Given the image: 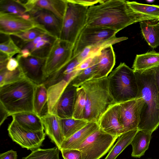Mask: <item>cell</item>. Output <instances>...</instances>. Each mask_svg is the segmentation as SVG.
Segmentation results:
<instances>
[{
    "instance_id": "13",
    "label": "cell",
    "mask_w": 159,
    "mask_h": 159,
    "mask_svg": "<svg viewBox=\"0 0 159 159\" xmlns=\"http://www.w3.org/2000/svg\"><path fill=\"white\" fill-rule=\"evenodd\" d=\"M120 108V120L124 133L138 129L140 115L143 104L141 98L119 103Z\"/></svg>"
},
{
    "instance_id": "31",
    "label": "cell",
    "mask_w": 159,
    "mask_h": 159,
    "mask_svg": "<svg viewBox=\"0 0 159 159\" xmlns=\"http://www.w3.org/2000/svg\"><path fill=\"white\" fill-rule=\"evenodd\" d=\"M59 149L57 147L48 149L40 148L32 151L22 159H59Z\"/></svg>"
},
{
    "instance_id": "22",
    "label": "cell",
    "mask_w": 159,
    "mask_h": 159,
    "mask_svg": "<svg viewBox=\"0 0 159 159\" xmlns=\"http://www.w3.org/2000/svg\"><path fill=\"white\" fill-rule=\"evenodd\" d=\"M99 128V125L98 123L88 122L83 128L69 138L64 140L60 149H77L88 137Z\"/></svg>"
},
{
    "instance_id": "18",
    "label": "cell",
    "mask_w": 159,
    "mask_h": 159,
    "mask_svg": "<svg viewBox=\"0 0 159 159\" xmlns=\"http://www.w3.org/2000/svg\"><path fill=\"white\" fill-rule=\"evenodd\" d=\"M28 13L34 9H42L52 13L63 21L67 6L66 0H20Z\"/></svg>"
},
{
    "instance_id": "14",
    "label": "cell",
    "mask_w": 159,
    "mask_h": 159,
    "mask_svg": "<svg viewBox=\"0 0 159 159\" xmlns=\"http://www.w3.org/2000/svg\"><path fill=\"white\" fill-rule=\"evenodd\" d=\"M29 13L37 23L48 33L56 38H60L63 20L52 13L44 9H33Z\"/></svg>"
},
{
    "instance_id": "1",
    "label": "cell",
    "mask_w": 159,
    "mask_h": 159,
    "mask_svg": "<svg viewBox=\"0 0 159 159\" xmlns=\"http://www.w3.org/2000/svg\"><path fill=\"white\" fill-rule=\"evenodd\" d=\"M135 23L126 1L106 0L88 8L86 25L107 28L117 32Z\"/></svg>"
},
{
    "instance_id": "10",
    "label": "cell",
    "mask_w": 159,
    "mask_h": 159,
    "mask_svg": "<svg viewBox=\"0 0 159 159\" xmlns=\"http://www.w3.org/2000/svg\"><path fill=\"white\" fill-rule=\"evenodd\" d=\"M7 130L13 141L22 148L31 151L40 148L46 135L44 130L33 131L26 129L13 120L9 125Z\"/></svg>"
},
{
    "instance_id": "4",
    "label": "cell",
    "mask_w": 159,
    "mask_h": 159,
    "mask_svg": "<svg viewBox=\"0 0 159 159\" xmlns=\"http://www.w3.org/2000/svg\"><path fill=\"white\" fill-rule=\"evenodd\" d=\"M80 87L85 91L86 105L84 120L97 123L104 113L116 103L109 90L107 77L91 80Z\"/></svg>"
},
{
    "instance_id": "34",
    "label": "cell",
    "mask_w": 159,
    "mask_h": 159,
    "mask_svg": "<svg viewBox=\"0 0 159 159\" xmlns=\"http://www.w3.org/2000/svg\"><path fill=\"white\" fill-rule=\"evenodd\" d=\"M25 78L19 66L15 70L10 71L5 69L0 71V87Z\"/></svg>"
},
{
    "instance_id": "24",
    "label": "cell",
    "mask_w": 159,
    "mask_h": 159,
    "mask_svg": "<svg viewBox=\"0 0 159 159\" xmlns=\"http://www.w3.org/2000/svg\"><path fill=\"white\" fill-rule=\"evenodd\" d=\"M159 66V52L154 50L136 55L132 68L134 71H143Z\"/></svg>"
},
{
    "instance_id": "15",
    "label": "cell",
    "mask_w": 159,
    "mask_h": 159,
    "mask_svg": "<svg viewBox=\"0 0 159 159\" xmlns=\"http://www.w3.org/2000/svg\"><path fill=\"white\" fill-rule=\"evenodd\" d=\"M99 128L106 133L119 137L124 133L123 127L120 120V108L119 103L110 107L101 118Z\"/></svg>"
},
{
    "instance_id": "2",
    "label": "cell",
    "mask_w": 159,
    "mask_h": 159,
    "mask_svg": "<svg viewBox=\"0 0 159 159\" xmlns=\"http://www.w3.org/2000/svg\"><path fill=\"white\" fill-rule=\"evenodd\" d=\"M134 71L138 87L136 98L143 101L138 129L152 133L159 125V93L153 70Z\"/></svg>"
},
{
    "instance_id": "42",
    "label": "cell",
    "mask_w": 159,
    "mask_h": 159,
    "mask_svg": "<svg viewBox=\"0 0 159 159\" xmlns=\"http://www.w3.org/2000/svg\"><path fill=\"white\" fill-rule=\"evenodd\" d=\"M0 125L3 123L7 118L10 116L8 111L0 103Z\"/></svg>"
},
{
    "instance_id": "16",
    "label": "cell",
    "mask_w": 159,
    "mask_h": 159,
    "mask_svg": "<svg viewBox=\"0 0 159 159\" xmlns=\"http://www.w3.org/2000/svg\"><path fill=\"white\" fill-rule=\"evenodd\" d=\"M77 88L68 84L59 98L52 114L61 119L73 118Z\"/></svg>"
},
{
    "instance_id": "38",
    "label": "cell",
    "mask_w": 159,
    "mask_h": 159,
    "mask_svg": "<svg viewBox=\"0 0 159 159\" xmlns=\"http://www.w3.org/2000/svg\"><path fill=\"white\" fill-rule=\"evenodd\" d=\"M95 64L94 56L89 57L80 63L76 66V70L80 71L86 69Z\"/></svg>"
},
{
    "instance_id": "7",
    "label": "cell",
    "mask_w": 159,
    "mask_h": 159,
    "mask_svg": "<svg viewBox=\"0 0 159 159\" xmlns=\"http://www.w3.org/2000/svg\"><path fill=\"white\" fill-rule=\"evenodd\" d=\"M117 33L110 29L86 25L74 44L72 57L76 56L88 47L114 41L121 42L127 39L126 37L116 38V35Z\"/></svg>"
},
{
    "instance_id": "27",
    "label": "cell",
    "mask_w": 159,
    "mask_h": 159,
    "mask_svg": "<svg viewBox=\"0 0 159 159\" xmlns=\"http://www.w3.org/2000/svg\"><path fill=\"white\" fill-rule=\"evenodd\" d=\"M138 129L124 133L118 138L117 140L110 149L104 159H116L130 143L138 130Z\"/></svg>"
},
{
    "instance_id": "30",
    "label": "cell",
    "mask_w": 159,
    "mask_h": 159,
    "mask_svg": "<svg viewBox=\"0 0 159 159\" xmlns=\"http://www.w3.org/2000/svg\"><path fill=\"white\" fill-rule=\"evenodd\" d=\"M48 89L44 83L36 85L34 96V112L41 116L43 109L48 101Z\"/></svg>"
},
{
    "instance_id": "26",
    "label": "cell",
    "mask_w": 159,
    "mask_h": 159,
    "mask_svg": "<svg viewBox=\"0 0 159 159\" xmlns=\"http://www.w3.org/2000/svg\"><path fill=\"white\" fill-rule=\"evenodd\" d=\"M152 134L138 130L130 143L132 148V157L140 158L144 154L148 148Z\"/></svg>"
},
{
    "instance_id": "40",
    "label": "cell",
    "mask_w": 159,
    "mask_h": 159,
    "mask_svg": "<svg viewBox=\"0 0 159 159\" xmlns=\"http://www.w3.org/2000/svg\"><path fill=\"white\" fill-rule=\"evenodd\" d=\"M75 3L80 4L85 6H91L98 3L102 2V0H72Z\"/></svg>"
},
{
    "instance_id": "44",
    "label": "cell",
    "mask_w": 159,
    "mask_h": 159,
    "mask_svg": "<svg viewBox=\"0 0 159 159\" xmlns=\"http://www.w3.org/2000/svg\"><path fill=\"white\" fill-rule=\"evenodd\" d=\"M145 1L148 3H152L153 2L155 1V0H146Z\"/></svg>"
},
{
    "instance_id": "12",
    "label": "cell",
    "mask_w": 159,
    "mask_h": 159,
    "mask_svg": "<svg viewBox=\"0 0 159 159\" xmlns=\"http://www.w3.org/2000/svg\"><path fill=\"white\" fill-rule=\"evenodd\" d=\"M16 58L25 78L36 85L44 83L46 80L43 72L45 58L31 55L26 58L20 56Z\"/></svg>"
},
{
    "instance_id": "3",
    "label": "cell",
    "mask_w": 159,
    "mask_h": 159,
    "mask_svg": "<svg viewBox=\"0 0 159 159\" xmlns=\"http://www.w3.org/2000/svg\"><path fill=\"white\" fill-rule=\"evenodd\" d=\"M36 85L24 78L0 87V103L10 116L22 112H34L33 98Z\"/></svg>"
},
{
    "instance_id": "17",
    "label": "cell",
    "mask_w": 159,
    "mask_h": 159,
    "mask_svg": "<svg viewBox=\"0 0 159 159\" xmlns=\"http://www.w3.org/2000/svg\"><path fill=\"white\" fill-rule=\"evenodd\" d=\"M96 70L92 80L107 77L116 62V57L111 45L102 48L94 56Z\"/></svg>"
},
{
    "instance_id": "21",
    "label": "cell",
    "mask_w": 159,
    "mask_h": 159,
    "mask_svg": "<svg viewBox=\"0 0 159 159\" xmlns=\"http://www.w3.org/2000/svg\"><path fill=\"white\" fill-rule=\"evenodd\" d=\"M41 117L46 134L60 150L65 138L61 129L59 118L55 115L47 112Z\"/></svg>"
},
{
    "instance_id": "45",
    "label": "cell",
    "mask_w": 159,
    "mask_h": 159,
    "mask_svg": "<svg viewBox=\"0 0 159 159\" xmlns=\"http://www.w3.org/2000/svg\"><path fill=\"white\" fill-rule=\"evenodd\" d=\"M152 159L149 158V159Z\"/></svg>"
},
{
    "instance_id": "8",
    "label": "cell",
    "mask_w": 159,
    "mask_h": 159,
    "mask_svg": "<svg viewBox=\"0 0 159 159\" xmlns=\"http://www.w3.org/2000/svg\"><path fill=\"white\" fill-rule=\"evenodd\" d=\"M74 46V44L59 38L56 39L45 58L43 72L46 80L69 62L72 56Z\"/></svg>"
},
{
    "instance_id": "11",
    "label": "cell",
    "mask_w": 159,
    "mask_h": 159,
    "mask_svg": "<svg viewBox=\"0 0 159 159\" xmlns=\"http://www.w3.org/2000/svg\"><path fill=\"white\" fill-rule=\"evenodd\" d=\"M36 28L48 33L31 17L29 19H26L19 16L0 13L1 34L12 36Z\"/></svg>"
},
{
    "instance_id": "39",
    "label": "cell",
    "mask_w": 159,
    "mask_h": 159,
    "mask_svg": "<svg viewBox=\"0 0 159 159\" xmlns=\"http://www.w3.org/2000/svg\"><path fill=\"white\" fill-rule=\"evenodd\" d=\"M19 66V61L17 58L16 57H12L8 61L6 65V69L9 71H13L17 69Z\"/></svg>"
},
{
    "instance_id": "9",
    "label": "cell",
    "mask_w": 159,
    "mask_h": 159,
    "mask_svg": "<svg viewBox=\"0 0 159 159\" xmlns=\"http://www.w3.org/2000/svg\"><path fill=\"white\" fill-rule=\"evenodd\" d=\"M118 137L106 133L99 128L77 149L81 152L82 159H100L109 151Z\"/></svg>"
},
{
    "instance_id": "29",
    "label": "cell",
    "mask_w": 159,
    "mask_h": 159,
    "mask_svg": "<svg viewBox=\"0 0 159 159\" xmlns=\"http://www.w3.org/2000/svg\"><path fill=\"white\" fill-rule=\"evenodd\" d=\"M59 121L65 140L69 138L83 128L88 122L83 119H76L73 118H59Z\"/></svg>"
},
{
    "instance_id": "37",
    "label": "cell",
    "mask_w": 159,
    "mask_h": 159,
    "mask_svg": "<svg viewBox=\"0 0 159 159\" xmlns=\"http://www.w3.org/2000/svg\"><path fill=\"white\" fill-rule=\"evenodd\" d=\"M64 159H82L81 152L77 149H61Z\"/></svg>"
},
{
    "instance_id": "25",
    "label": "cell",
    "mask_w": 159,
    "mask_h": 159,
    "mask_svg": "<svg viewBox=\"0 0 159 159\" xmlns=\"http://www.w3.org/2000/svg\"><path fill=\"white\" fill-rule=\"evenodd\" d=\"M141 33L148 44L155 48L159 46V21L145 20L139 22Z\"/></svg>"
},
{
    "instance_id": "23",
    "label": "cell",
    "mask_w": 159,
    "mask_h": 159,
    "mask_svg": "<svg viewBox=\"0 0 159 159\" xmlns=\"http://www.w3.org/2000/svg\"><path fill=\"white\" fill-rule=\"evenodd\" d=\"M11 116L20 126L26 129L33 131L44 130L41 117L34 112L19 113Z\"/></svg>"
},
{
    "instance_id": "19",
    "label": "cell",
    "mask_w": 159,
    "mask_h": 159,
    "mask_svg": "<svg viewBox=\"0 0 159 159\" xmlns=\"http://www.w3.org/2000/svg\"><path fill=\"white\" fill-rule=\"evenodd\" d=\"M135 23L145 20L159 21V5L126 1Z\"/></svg>"
},
{
    "instance_id": "32",
    "label": "cell",
    "mask_w": 159,
    "mask_h": 159,
    "mask_svg": "<svg viewBox=\"0 0 159 159\" xmlns=\"http://www.w3.org/2000/svg\"><path fill=\"white\" fill-rule=\"evenodd\" d=\"M86 105V94L85 90L81 87L77 89L73 118L79 119H84Z\"/></svg>"
},
{
    "instance_id": "33",
    "label": "cell",
    "mask_w": 159,
    "mask_h": 159,
    "mask_svg": "<svg viewBox=\"0 0 159 159\" xmlns=\"http://www.w3.org/2000/svg\"><path fill=\"white\" fill-rule=\"evenodd\" d=\"M96 70L95 64L86 69L80 71L69 84L79 88L86 82L92 79Z\"/></svg>"
},
{
    "instance_id": "41",
    "label": "cell",
    "mask_w": 159,
    "mask_h": 159,
    "mask_svg": "<svg viewBox=\"0 0 159 159\" xmlns=\"http://www.w3.org/2000/svg\"><path fill=\"white\" fill-rule=\"evenodd\" d=\"M17 155L16 151L12 150L1 153L0 159H17Z\"/></svg>"
},
{
    "instance_id": "5",
    "label": "cell",
    "mask_w": 159,
    "mask_h": 159,
    "mask_svg": "<svg viewBox=\"0 0 159 159\" xmlns=\"http://www.w3.org/2000/svg\"><path fill=\"white\" fill-rule=\"evenodd\" d=\"M110 93L116 103L136 98L138 87L134 70L120 63L107 76Z\"/></svg>"
},
{
    "instance_id": "20",
    "label": "cell",
    "mask_w": 159,
    "mask_h": 159,
    "mask_svg": "<svg viewBox=\"0 0 159 159\" xmlns=\"http://www.w3.org/2000/svg\"><path fill=\"white\" fill-rule=\"evenodd\" d=\"M56 38L50 34L44 33L31 42L22 43L20 48L28 50L32 56L46 58Z\"/></svg>"
},
{
    "instance_id": "28",
    "label": "cell",
    "mask_w": 159,
    "mask_h": 159,
    "mask_svg": "<svg viewBox=\"0 0 159 159\" xmlns=\"http://www.w3.org/2000/svg\"><path fill=\"white\" fill-rule=\"evenodd\" d=\"M0 13L19 16L26 19L31 18L30 15L19 0H0Z\"/></svg>"
},
{
    "instance_id": "35",
    "label": "cell",
    "mask_w": 159,
    "mask_h": 159,
    "mask_svg": "<svg viewBox=\"0 0 159 159\" xmlns=\"http://www.w3.org/2000/svg\"><path fill=\"white\" fill-rule=\"evenodd\" d=\"M21 49L16 44L11 36L0 44V52L5 55L9 59L15 55L20 53Z\"/></svg>"
},
{
    "instance_id": "36",
    "label": "cell",
    "mask_w": 159,
    "mask_h": 159,
    "mask_svg": "<svg viewBox=\"0 0 159 159\" xmlns=\"http://www.w3.org/2000/svg\"><path fill=\"white\" fill-rule=\"evenodd\" d=\"M44 33L50 34L41 29L36 28L11 36L19 39L23 43L31 42L38 37Z\"/></svg>"
},
{
    "instance_id": "43",
    "label": "cell",
    "mask_w": 159,
    "mask_h": 159,
    "mask_svg": "<svg viewBox=\"0 0 159 159\" xmlns=\"http://www.w3.org/2000/svg\"><path fill=\"white\" fill-rule=\"evenodd\" d=\"M155 82L159 93V66L153 68Z\"/></svg>"
},
{
    "instance_id": "6",
    "label": "cell",
    "mask_w": 159,
    "mask_h": 159,
    "mask_svg": "<svg viewBox=\"0 0 159 159\" xmlns=\"http://www.w3.org/2000/svg\"><path fill=\"white\" fill-rule=\"evenodd\" d=\"M67 6L63 20L61 39L74 44L86 25L88 7L66 0Z\"/></svg>"
}]
</instances>
